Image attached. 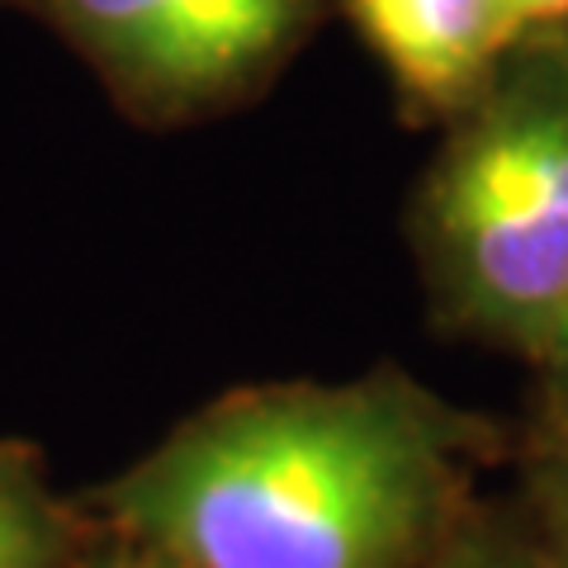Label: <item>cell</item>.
I'll return each instance as SVG.
<instances>
[{
    "mask_svg": "<svg viewBox=\"0 0 568 568\" xmlns=\"http://www.w3.org/2000/svg\"><path fill=\"white\" fill-rule=\"evenodd\" d=\"M511 436L388 361L233 388L81 503L185 568H417L507 469Z\"/></svg>",
    "mask_w": 568,
    "mask_h": 568,
    "instance_id": "cell-1",
    "label": "cell"
},
{
    "mask_svg": "<svg viewBox=\"0 0 568 568\" xmlns=\"http://www.w3.org/2000/svg\"><path fill=\"white\" fill-rule=\"evenodd\" d=\"M432 323L530 375L568 336V29L526 33L440 123L407 209Z\"/></svg>",
    "mask_w": 568,
    "mask_h": 568,
    "instance_id": "cell-2",
    "label": "cell"
},
{
    "mask_svg": "<svg viewBox=\"0 0 568 568\" xmlns=\"http://www.w3.org/2000/svg\"><path fill=\"white\" fill-rule=\"evenodd\" d=\"M0 10L58 33L123 119L185 129L256 104L336 0H0Z\"/></svg>",
    "mask_w": 568,
    "mask_h": 568,
    "instance_id": "cell-3",
    "label": "cell"
},
{
    "mask_svg": "<svg viewBox=\"0 0 568 568\" xmlns=\"http://www.w3.org/2000/svg\"><path fill=\"white\" fill-rule=\"evenodd\" d=\"M394 81L407 123H446L517 43L507 0H336Z\"/></svg>",
    "mask_w": 568,
    "mask_h": 568,
    "instance_id": "cell-4",
    "label": "cell"
},
{
    "mask_svg": "<svg viewBox=\"0 0 568 568\" xmlns=\"http://www.w3.org/2000/svg\"><path fill=\"white\" fill-rule=\"evenodd\" d=\"M100 521L67 497L33 440L0 436V568H77Z\"/></svg>",
    "mask_w": 568,
    "mask_h": 568,
    "instance_id": "cell-5",
    "label": "cell"
},
{
    "mask_svg": "<svg viewBox=\"0 0 568 568\" xmlns=\"http://www.w3.org/2000/svg\"><path fill=\"white\" fill-rule=\"evenodd\" d=\"M511 426L507 493L545 564L568 568V407L526 403V417Z\"/></svg>",
    "mask_w": 568,
    "mask_h": 568,
    "instance_id": "cell-6",
    "label": "cell"
},
{
    "mask_svg": "<svg viewBox=\"0 0 568 568\" xmlns=\"http://www.w3.org/2000/svg\"><path fill=\"white\" fill-rule=\"evenodd\" d=\"M417 568H549V564L536 549V540H530L511 493H484L469 507V517L446 536V545Z\"/></svg>",
    "mask_w": 568,
    "mask_h": 568,
    "instance_id": "cell-7",
    "label": "cell"
},
{
    "mask_svg": "<svg viewBox=\"0 0 568 568\" xmlns=\"http://www.w3.org/2000/svg\"><path fill=\"white\" fill-rule=\"evenodd\" d=\"M77 568H185V564H175V559L162 555V549H152L142 540H129V536H114V530L100 526L95 545L85 549Z\"/></svg>",
    "mask_w": 568,
    "mask_h": 568,
    "instance_id": "cell-8",
    "label": "cell"
},
{
    "mask_svg": "<svg viewBox=\"0 0 568 568\" xmlns=\"http://www.w3.org/2000/svg\"><path fill=\"white\" fill-rule=\"evenodd\" d=\"M507 14H511L517 39H526V33L568 29V0H507Z\"/></svg>",
    "mask_w": 568,
    "mask_h": 568,
    "instance_id": "cell-9",
    "label": "cell"
},
{
    "mask_svg": "<svg viewBox=\"0 0 568 568\" xmlns=\"http://www.w3.org/2000/svg\"><path fill=\"white\" fill-rule=\"evenodd\" d=\"M530 403H555L568 407V336L559 342V351L530 375Z\"/></svg>",
    "mask_w": 568,
    "mask_h": 568,
    "instance_id": "cell-10",
    "label": "cell"
}]
</instances>
